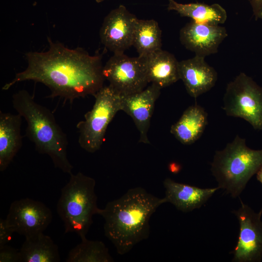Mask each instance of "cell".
Listing matches in <instances>:
<instances>
[{"mask_svg": "<svg viewBox=\"0 0 262 262\" xmlns=\"http://www.w3.org/2000/svg\"><path fill=\"white\" fill-rule=\"evenodd\" d=\"M48 42V50L25 54L26 68L16 73L2 89L32 80L48 86L51 91L49 97H59L70 103L77 98L94 96L103 86L105 80L101 56L90 55L80 48H67L49 38Z\"/></svg>", "mask_w": 262, "mask_h": 262, "instance_id": "1", "label": "cell"}, {"mask_svg": "<svg viewBox=\"0 0 262 262\" xmlns=\"http://www.w3.org/2000/svg\"><path fill=\"white\" fill-rule=\"evenodd\" d=\"M164 203V197L159 198L136 187L100 209L98 214L105 221V235L118 254L128 253L137 244L148 238L150 218Z\"/></svg>", "mask_w": 262, "mask_h": 262, "instance_id": "2", "label": "cell"}, {"mask_svg": "<svg viewBox=\"0 0 262 262\" xmlns=\"http://www.w3.org/2000/svg\"><path fill=\"white\" fill-rule=\"evenodd\" d=\"M13 108L27 122V137L40 153L50 157L55 167L68 174L73 168L67 157L68 141L66 134L47 108L36 102L25 90L13 96Z\"/></svg>", "mask_w": 262, "mask_h": 262, "instance_id": "3", "label": "cell"}, {"mask_svg": "<svg viewBox=\"0 0 262 262\" xmlns=\"http://www.w3.org/2000/svg\"><path fill=\"white\" fill-rule=\"evenodd\" d=\"M262 165V149L250 148L246 139L237 135L223 149L215 151L211 170L218 187L235 198Z\"/></svg>", "mask_w": 262, "mask_h": 262, "instance_id": "4", "label": "cell"}, {"mask_svg": "<svg viewBox=\"0 0 262 262\" xmlns=\"http://www.w3.org/2000/svg\"><path fill=\"white\" fill-rule=\"evenodd\" d=\"M68 182L61 189L57 211L63 221L65 232H74L86 237L93 223L92 217L99 213L95 180L81 172L70 174Z\"/></svg>", "mask_w": 262, "mask_h": 262, "instance_id": "5", "label": "cell"}, {"mask_svg": "<svg viewBox=\"0 0 262 262\" xmlns=\"http://www.w3.org/2000/svg\"><path fill=\"white\" fill-rule=\"evenodd\" d=\"M92 109L84 115L77 128L79 133L80 147L89 153L100 149L109 123L116 114L121 111V97L109 86H103L95 95Z\"/></svg>", "mask_w": 262, "mask_h": 262, "instance_id": "6", "label": "cell"}, {"mask_svg": "<svg viewBox=\"0 0 262 262\" xmlns=\"http://www.w3.org/2000/svg\"><path fill=\"white\" fill-rule=\"evenodd\" d=\"M223 109L226 115L240 117L258 130H262V88L242 72L226 87Z\"/></svg>", "mask_w": 262, "mask_h": 262, "instance_id": "7", "label": "cell"}, {"mask_svg": "<svg viewBox=\"0 0 262 262\" xmlns=\"http://www.w3.org/2000/svg\"><path fill=\"white\" fill-rule=\"evenodd\" d=\"M103 74L120 96L141 91L149 83L144 58L129 57L124 53L114 54L103 66Z\"/></svg>", "mask_w": 262, "mask_h": 262, "instance_id": "8", "label": "cell"}, {"mask_svg": "<svg viewBox=\"0 0 262 262\" xmlns=\"http://www.w3.org/2000/svg\"><path fill=\"white\" fill-rule=\"evenodd\" d=\"M241 204L232 211L238 220L240 232L232 261L259 262L262 259V209L257 213L241 200Z\"/></svg>", "mask_w": 262, "mask_h": 262, "instance_id": "9", "label": "cell"}, {"mask_svg": "<svg viewBox=\"0 0 262 262\" xmlns=\"http://www.w3.org/2000/svg\"><path fill=\"white\" fill-rule=\"evenodd\" d=\"M52 219V212L48 207L30 198L13 201L6 218L15 232L25 237L43 232Z\"/></svg>", "mask_w": 262, "mask_h": 262, "instance_id": "10", "label": "cell"}, {"mask_svg": "<svg viewBox=\"0 0 262 262\" xmlns=\"http://www.w3.org/2000/svg\"><path fill=\"white\" fill-rule=\"evenodd\" d=\"M137 20L123 5L112 10L105 17L100 30L101 43L114 54L123 53L132 46Z\"/></svg>", "mask_w": 262, "mask_h": 262, "instance_id": "11", "label": "cell"}, {"mask_svg": "<svg viewBox=\"0 0 262 262\" xmlns=\"http://www.w3.org/2000/svg\"><path fill=\"white\" fill-rule=\"evenodd\" d=\"M227 35L224 27L193 20L187 23L180 32V41L184 47L196 55L204 57L216 53Z\"/></svg>", "mask_w": 262, "mask_h": 262, "instance_id": "12", "label": "cell"}, {"mask_svg": "<svg viewBox=\"0 0 262 262\" xmlns=\"http://www.w3.org/2000/svg\"><path fill=\"white\" fill-rule=\"evenodd\" d=\"M161 89L156 84L151 83L141 91L121 97V110L133 119L139 132V143H150L147 132L155 103Z\"/></svg>", "mask_w": 262, "mask_h": 262, "instance_id": "13", "label": "cell"}, {"mask_svg": "<svg viewBox=\"0 0 262 262\" xmlns=\"http://www.w3.org/2000/svg\"><path fill=\"white\" fill-rule=\"evenodd\" d=\"M195 55L179 62V73L187 93L195 99L212 88L217 80V73L204 59Z\"/></svg>", "mask_w": 262, "mask_h": 262, "instance_id": "14", "label": "cell"}, {"mask_svg": "<svg viewBox=\"0 0 262 262\" xmlns=\"http://www.w3.org/2000/svg\"><path fill=\"white\" fill-rule=\"evenodd\" d=\"M163 185L165 188V203L173 204L178 210L187 213L200 208L220 188H200L177 182L166 178Z\"/></svg>", "mask_w": 262, "mask_h": 262, "instance_id": "15", "label": "cell"}, {"mask_svg": "<svg viewBox=\"0 0 262 262\" xmlns=\"http://www.w3.org/2000/svg\"><path fill=\"white\" fill-rule=\"evenodd\" d=\"M142 57L149 83L163 88L180 80L179 62L172 53L161 49Z\"/></svg>", "mask_w": 262, "mask_h": 262, "instance_id": "16", "label": "cell"}, {"mask_svg": "<svg viewBox=\"0 0 262 262\" xmlns=\"http://www.w3.org/2000/svg\"><path fill=\"white\" fill-rule=\"evenodd\" d=\"M22 116L0 112V171H4L22 146Z\"/></svg>", "mask_w": 262, "mask_h": 262, "instance_id": "17", "label": "cell"}, {"mask_svg": "<svg viewBox=\"0 0 262 262\" xmlns=\"http://www.w3.org/2000/svg\"><path fill=\"white\" fill-rule=\"evenodd\" d=\"M207 112L195 104L188 107L178 121L172 125L170 132L184 145H191L202 135L207 124Z\"/></svg>", "mask_w": 262, "mask_h": 262, "instance_id": "18", "label": "cell"}, {"mask_svg": "<svg viewBox=\"0 0 262 262\" xmlns=\"http://www.w3.org/2000/svg\"><path fill=\"white\" fill-rule=\"evenodd\" d=\"M19 252V262H58L61 261L57 246L43 232L26 236Z\"/></svg>", "mask_w": 262, "mask_h": 262, "instance_id": "19", "label": "cell"}, {"mask_svg": "<svg viewBox=\"0 0 262 262\" xmlns=\"http://www.w3.org/2000/svg\"><path fill=\"white\" fill-rule=\"evenodd\" d=\"M168 10L176 11L183 17H188L196 22L219 25L225 22L227 15L226 10L219 4L208 5L203 3H180L174 0H168Z\"/></svg>", "mask_w": 262, "mask_h": 262, "instance_id": "20", "label": "cell"}, {"mask_svg": "<svg viewBox=\"0 0 262 262\" xmlns=\"http://www.w3.org/2000/svg\"><path fill=\"white\" fill-rule=\"evenodd\" d=\"M132 46L138 56L145 57L162 49V32L154 19H138L133 37Z\"/></svg>", "mask_w": 262, "mask_h": 262, "instance_id": "21", "label": "cell"}, {"mask_svg": "<svg viewBox=\"0 0 262 262\" xmlns=\"http://www.w3.org/2000/svg\"><path fill=\"white\" fill-rule=\"evenodd\" d=\"M68 252L66 262H112L114 260L107 247L101 241H92L86 237Z\"/></svg>", "mask_w": 262, "mask_h": 262, "instance_id": "22", "label": "cell"}, {"mask_svg": "<svg viewBox=\"0 0 262 262\" xmlns=\"http://www.w3.org/2000/svg\"><path fill=\"white\" fill-rule=\"evenodd\" d=\"M19 250L7 245L0 247V262H19Z\"/></svg>", "mask_w": 262, "mask_h": 262, "instance_id": "23", "label": "cell"}, {"mask_svg": "<svg viewBox=\"0 0 262 262\" xmlns=\"http://www.w3.org/2000/svg\"><path fill=\"white\" fill-rule=\"evenodd\" d=\"M15 232L13 229L8 224L6 219H0V247L10 241L12 235Z\"/></svg>", "mask_w": 262, "mask_h": 262, "instance_id": "24", "label": "cell"}, {"mask_svg": "<svg viewBox=\"0 0 262 262\" xmlns=\"http://www.w3.org/2000/svg\"><path fill=\"white\" fill-rule=\"evenodd\" d=\"M254 15L256 19H257L258 14L262 6V0H250Z\"/></svg>", "mask_w": 262, "mask_h": 262, "instance_id": "25", "label": "cell"}, {"mask_svg": "<svg viewBox=\"0 0 262 262\" xmlns=\"http://www.w3.org/2000/svg\"><path fill=\"white\" fill-rule=\"evenodd\" d=\"M256 174L257 179L262 184V165L259 169Z\"/></svg>", "mask_w": 262, "mask_h": 262, "instance_id": "26", "label": "cell"}, {"mask_svg": "<svg viewBox=\"0 0 262 262\" xmlns=\"http://www.w3.org/2000/svg\"><path fill=\"white\" fill-rule=\"evenodd\" d=\"M258 18L261 19L262 20V6L258 14L257 19Z\"/></svg>", "mask_w": 262, "mask_h": 262, "instance_id": "27", "label": "cell"}, {"mask_svg": "<svg viewBox=\"0 0 262 262\" xmlns=\"http://www.w3.org/2000/svg\"><path fill=\"white\" fill-rule=\"evenodd\" d=\"M105 0H95V1L98 2V3H100L101 2H103Z\"/></svg>", "mask_w": 262, "mask_h": 262, "instance_id": "28", "label": "cell"}]
</instances>
